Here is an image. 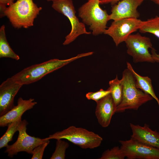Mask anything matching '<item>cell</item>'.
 <instances>
[{
	"mask_svg": "<svg viewBox=\"0 0 159 159\" xmlns=\"http://www.w3.org/2000/svg\"><path fill=\"white\" fill-rule=\"evenodd\" d=\"M127 48V52L132 57L135 63L155 62L149 51L153 46L150 39L138 33L130 35L125 42Z\"/></svg>",
	"mask_w": 159,
	"mask_h": 159,
	"instance_id": "52a82bcc",
	"label": "cell"
},
{
	"mask_svg": "<svg viewBox=\"0 0 159 159\" xmlns=\"http://www.w3.org/2000/svg\"><path fill=\"white\" fill-rule=\"evenodd\" d=\"M52 7L55 10L66 16L71 25L70 33L65 37L63 43L68 45L74 41L78 37L83 34H90L83 23L80 22L76 15V11L72 0H58L52 2Z\"/></svg>",
	"mask_w": 159,
	"mask_h": 159,
	"instance_id": "8992f818",
	"label": "cell"
},
{
	"mask_svg": "<svg viewBox=\"0 0 159 159\" xmlns=\"http://www.w3.org/2000/svg\"><path fill=\"white\" fill-rule=\"evenodd\" d=\"M109 88L111 92V94L117 107L121 101L122 92V85L117 75L115 79L109 81Z\"/></svg>",
	"mask_w": 159,
	"mask_h": 159,
	"instance_id": "ffe728a7",
	"label": "cell"
},
{
	"mask_svg": "<svg viewBox=\"0 0 159 159\" xmlns=\"http://www.w3.org/2000/svg\"><path fill=\"white\" fill-rule=\"evenodd\" d=\"M14 1V0H0V18L7 6L12 4Z\"/></svg>",
	"mask_w": 159,
	"mask_h": 159,
	"instance_id": "d4e9b609",
	"label": "cell"
},
{
	"mask_svg": "<svg viewBox=\"0 0 159 159\" xmlns=\"http://www.w3.org/2000/svg\"><path fill=\"white\" fill-rule=\"evenodd\" d=\"M144 21L128 18L114 20L104 34L111 37L116 46L125 42L132 33L139 29Z\"/></svg>",
	"mask_w": 159,
	"mask_h": 159,
	"instance_id": "9c48e42d",
	"label": "cell"
},
{
	"mask_svg": "<svg viewBox=\"0 0 159 159\" xmlns=\"http://www.w3.org/2000/svg\"><path fill=\"white\" fill-rule=\"evenodd\" d=\"M28 124L25 120L21 122L18 130L19 133L17 140L12 145H8L6 147L5 152L7 153L8 156L12 158L21 152L32 154L34 148L49 140L29 135L26 132Z\"/></svg>",
	"mask_w": 159,
	"mask_h": 159,
	"instance_id": "ba28073f",
	"label": "cell"
},
{
	"mask_svg": "<svg viewBox=\"0 0 159 159\" xmlns=\"http://www.w3.org/2000/svg\"><path fill=\"white\" fill-rule=\"evenodd\" d=\"M52 139H65L82 149H92L99 146L102 138L97 134L82 127L70 126L58 131L46 138Z\"/></svg>",
	"mask_w": 159,
	"mask_h": 159,
	"instance_id": "277c9868",
	"label": "cell"
},
{
	"mask_svg": "<svg viewBox=\"0 0 159 159\" xmlns=\"http://www.w3.org/2000/svg\"><path fill=\"white\" fill-rule=\"evenodd\" d=\"M95 114L98 122L102 127L110 125L112 117L115 113L116 106L110 94L97 102Z\"/></svg>",
	"mask_w": 159,
	"mask_h": 159,
	"instance_id": "5bb4252c",
	"label": "cell"
},
{
	"mask_svg": "<svg viewBox=\"0 0 159 159\" xmlns=\"http://www.w3.org/2000/svg\"><path fill=\"white\" fill-rule=\"evenodd\" d=\"M49 140L43 143L37 147L33 149L32 153V159H42L45 149L49 144Z\"/></svg>",
	"mask_w": 159,
	"mask_h": 159,
	"instance_id": "cb8c5ba5",
	"label": "cell"
},
{
	"mask_svg": "<svg viewBox=\"0 0 159 159\" xmlns=\"http://www.w3.org/2000/svg\"><path fill=\"white\" fill-rule=\"evenodd\" d=\"M104 0H99V2H100V4H101V3Z\"/></svg>",
	"mask_w": 159,
	"mask_h": 159,
	"instance_id": "f546056e",
	"label": "cell"
},
{
	"mask_svg": "<svg viewBox=\"0 0 159 159\" xmlns=\"http://www.w3.org/2000/svg\"><path fill=\"white\" fill-rule=\"evenodd\" d=\"M132 134L131 137L149 146L159 149V132L151 129L148 125L143 126L130 123Z\"/></svg>",
	"mask_w": 159,
	"mask_h": 159,
	"instance_id": "9a60e30c",
	"label": "cell"
},
{
	"mask_svg": "<svg viewBox=\"0 0 159 159\" xmlns=\"http://www.w3.org/2000/svg\"><path fill=\"white\" fill-rule=\"evenodd\" d=\"M145 0H121L113 6L109 20L114 21L122 19H138L140 14L137 8Z\"/></svg>",
	"mask_w": 159,
	"mask_h": 159,
	"instance_id": "7c38bea8",
	"label": "cell"
},
{
	"mask_svg": "<svg viewBox=\"0 0 159 159\" xmlns=\"http://www.w3.org/2000/svg\"><path fill=\"white\" fill-rule=\"evenodd\" d=\"M99 0H89L78 9L79 16L83 23L89 26L94 35L104 33L107 28L109 15L100 6Z\"/></svg>",
	"mask_w": 159,
	"mask_h": 159,
	"instance_id": "5b68a950",
	"label": "cell"
},
{
	"mask_svg": "<svg viewBox=\"0 0 159 159\" xmlns=\"http://www.w3.org/2000/svg\"><path fill=\"white\" fill-rule=\"evenodd\" d=\"M55 150L50 159H64L66 150L69 146V143L62 139L57 140Z\"/></svg>",
	"mask_w": 159,
	"mask_h": 159,
	"instance_id": "44dd1931",
	"label": "cell"
},
{
	"mask_svg": "<svg viewBox=\"0 0 159 159\" xmlns=\"http://www.w3.org/2000/svg\"><path fill=\"white\" fill-rule=\"evenodd\" d=\"M120 80L122 85V97L116 107L115 113L123 112L127 110H137L142 105L153 99L150 95L137 87L135 78L128 68L122 72Z\"/></svg>",
	"mask_w": 159,
	"mask_h": 159,
	"instance_id": "6da1fadb",
	"label": "cell"
},
{
	"mask_svg": "<svg viewBox=\"0 0 159 159\" xmlns=\"http://www.w3.org/2000/svg\"><path fill=\"white\" fill-rule=\"evenodd\" d=\"M47 1H52L53 2L58 0H46Z\"/></svg>",
	"mask_w": 159,
	"mask_h": 159,
	"instance_id": "f1b7e54d",
	"label": "cell"
},
{
	"mask_svg": "<svg viewBox=\"0 0 159 159\" xmlns=\"http://www.w3.org/2000/svg\"><path fill=\"white\" fill-rule=\"evenodd\" d=\"M121 0H104L100 4H106L110 3L112 5H114Z\"/></svg>",
	"mask_w": 159,
	"mask_h": 159,
	"instance_id": "4316f807",
	"label": "cell"
},
{
	"mask_svg": "<svg viewBox=\"0 0 159 159\" xmlns=\"http://www.w3.org/2000/svg\"><path fill=\"white\" fill-rule=\"evenodd\" d=\"M126 64L127 68L131 71L135 78L137 87L151 96L156 100L159 106V100L154 92L151 79L148 76H142L138 74L130 63L127 62Z\"/></svg>",
	"mask_w": 159,
	"mask_h": 159,
	"instance_id": "2e32d148",
	"label": "cell"
},
{
	"mask_svg": "<svg viewBox=\"0 0 159 159\" xmlns=\"http://www.w3.org/2000/svg\"><path fill=\"white\" fill-rule=\"evenodd\" d=\"M110 89L108 88L107 90H104L102 89L95 92H90L86 95V97L88 100H92L96 102L102 98L110 94Z\"/></svg>",
	"mask_w": 159,
	"mask_h": 159,
	"instance_id": "603a6c76",
	"label": "cell"
},
{
	"mask_svg": "<svg viewBox=\"0 0 159 159\" xmlns=\"http://www.w3.org/2000/svg\"><path fill=\"white\" fill-rule=\"evenodd\" d=\"M139 30L142 33L152 34L159 39V16L144 21Z\"/></svg>",
	"mask_w": 159,
	"mask_h": 159,
	"instance_id": "ac0fdd59",
	"label": "cell"
},
{
	"mask_svg": "<svg viewBox=\"0 0 159 159\" xmlns=\"http://www.w3.org/2000/svg\"><path fill=\"white\" fill-rule=\"evenodd\" d=\"M22 120H18L9 124L7 129L0 139V148L6 147L9 143L12 140L14 133L18 131Z\"/></svg>",
	"mask_w": 159,
	"mask_h": 159,
	"instance_id": "d6986e66",
	"label": "cell"
},
{
	"mask_svg": "<svg viewBox=\"0 0 159 159\" xmlns=\"http://www.w3.org/2000/svg\"><path fill=\"white\" fill-rule=\"evenodd\" d=\"M23 85L11 77L3 82L0 85V116L10 111L14 106V99Z\"/></svg>",
	"mask_w": 159,
	"mask_h": 159,
	"instance_id": "8fae6325",
	"label": "cell"
},
{
	"mask_svg": "<svg viewBox=\"0 0 159 159\" xmlns=\"http://www.w3.org/2000/svg\"><path fill=\"white\" fill-rule=\"evenodd\" d=\"M159 6V0H150Z\"/></svg>",
	"mask_w": 159,
	"mask_h": 159,
	"instance_id": "83f0119b",
	"label": "cell"
},
{
	"mask_svg": "<svg viewBox=\"0 0 159 159\" xmlns=\"http://www.w3.org/2000/svg\"><path fill=\"white\" fill-rule=\"evenodd\" d=\"M89 53L80 54L76 56L65 59H50L24 68L11 77L15 82L23 85L34 82L47 74L61 68L78 59L88 56Z\"/></svg>",
	"mask_w": 159,
	"mask_h": 159,
	"instance_id": "7a4b0ae2",
	"label": "cell"
},
{
	"mask_svg": "<svg viewBox=\"0 0 159 159\" xmlns=\"http://www.w3.org/2000/svg\"><path fill=\"white\" fill-rule=\"evenodd\" d=\"M9 58L16 60L20 59L19 56L12 49L6 36L5 26L2 25L0 29V58Z\"/></svg>",
	"mask_w": 159,
	"mask_h": 159,
	"instance_id": "e0dca14e",
	"label": "cell"
},
{
	"mask_svg": "<svg viewBox=\"0 0 159 159\" xmlns=\"http://www.w3.org/2000/svg\"><path fill=\"white\" fill-rule=\"evenodd\" d=\"M37 102L33 98L24 100L21 97L18 100L17 105L7 113L0 116V126L4 127L12 122L21 120V116L26 111L32 109Z\"/></svg>",
	"mask_w": 159,
	"mask_h": 159,
	"instance_id": "4fadbf2b",
	"label": "cell"
},
{
	"mask_svg": "<svg viewBox=\"0 0 159 159\" xmlns=\"http://www.w3.org/2000/svg\"><path fill=\"white\" fill-rule=\"evenodd\" d=\"M125 157L120 147L115 146L107 149L102 154L100 159H124Z\"/></svg>",
	"mask_w": 159,
	"mask_h": 159,
	"instance_id": "7402d4cb",
	"label": "cell"
},
{
	"mask_svg": "<svg viewBox=\"0 0 159 159\" xmlns=\"http://www.w3.org/2000/svg\"><path fill=\"white\" fill-rule=\"evenodd\" d=\"M156 51L155 49L153 47L151 50V54L155 62L159 63V54H157Z\"/></svg>",
	"mask_w": 159,
	"mask_h": 159,
	"instance_id": "484cf974",
	"label": "cell"
},
{
	"mask_svg": "<svg viewBox=\"0 0 159 159\" xmlns=\"http://www.w3.org/2000/svg\"><path fill=\"white\" fill-rule=\"evenodd\" d=\"M120 147L128 159H159V149L145 144L131 137L119 141Z\"/></svg>",
	"mask_w": 159,
	"mask_h": 159,
	"instance_id": "30bf717a",
	"label": "cell"
},
{
	"mask_svg": "<svg viewBox=\"0 0 159 159\" xmlns=\"http://www.w3.org/2000/svg\"><path fill=\"white\" fill-rule=\"evenodd\" d=\"M42 9L33 0H17L6 8L1 18L6 16L14 28L27 29L33 25Z\"/></svg>",
	"mask_w": 159,
	"mask_h": 159,
	"instance_id": "3957f363",
	"label": "cell"
}]
</instances>
